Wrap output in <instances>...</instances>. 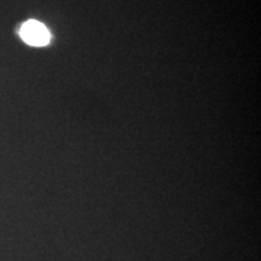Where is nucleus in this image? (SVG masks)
<instances>
[{
	"mask_svg": "<svg viewBox=\"0 0 261 261\" xmlns=\"http://www.w3.org/2000/svg\"><path fill=\"white\" fill-rule=\"evenodd\" d=\"M19 34H21V38L27 44L33 45V46H44V45H47L51 38L47 28L40 23V22L34 21V19L25 22L22 25Z\"/></svg>",
	"mask_w": 261,
	"mask_h": 261,
	"instance_id": "obj_1",
	"label": "nucleus"
}]
</instances>
